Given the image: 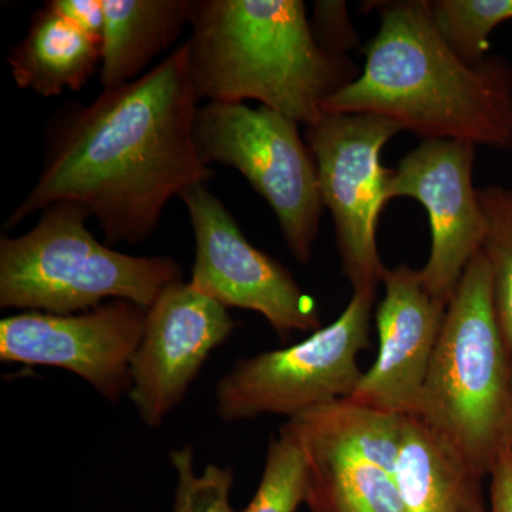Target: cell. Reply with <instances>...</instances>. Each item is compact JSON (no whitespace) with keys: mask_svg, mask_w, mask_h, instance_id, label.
I'll list each match as a JSON object with an SVG mask.
<instances>
[{"mask_svg":"<svg viewBox=\"0 0 512 512\" xmlns=\"http://www.w3.org/2000/svg\"><path fill=\"white\" fill-rule=\"evenodd\" d=\"M198 101L183 43L140 79L73 107L3 229L56 202H74L96 218L110 245L146 241L170 200L215 175L195 144Z\"/></svg>","mask_w":512,"mask_h":512,"instance_id":"cell-1","label":"cell"},{"mask_svg":"<svg viewBox=\"0 0 512 512\" xmlns=\"http://www.w3.org/2000/svg\"><path fill=\"white\" fill-rule=\"evenodd\" d=\"M365 66L323 113L375 114L424 140L512 147V67L500 56L464 62L441 36L429 2H383Z\"/></svg>","mask_w":512,"mask_h":512,"instance_id":"cell-2","label":"cell"},{"mask_svg":"<svg viewBox=\"0 0 512 512\" xmlns=\"http://www.w3.org/2000/svg\"><path fill=\"white\" fill-rule=\"evenodd\" d=\"M188 60L200 99L256 100L305 126L359 74L313 35L301 0L191 2Z\"/></svg>","mask_w":512,"mask_h":512,"instance_id":"cell-3","label":"cell"},{"mask_svg":"<svg viewBox=\"0 0 512 512\" xmlns=\"http://www.w3.org/2000/svg\"><path fill=\"white\" fill-rule=\"evenodd\" d=\"M512 357L483 252L451 299L416 414L483 477L508 444Z\"/></svg>","mask_w":512,"mask_h":512,"instance_id":"cell-4","label":"cell"},{"mask_svg":"<svg viewBox=\"0 0 512 512\" xmlns=\"http://www.w3.org/2000/svg\"><path fill=\"white\" fill-rule=\"evenodd\" d=\"M89 212L56 202L20 237L0 238V308L73 315L128 301L148 309L167 286L183 281L170 256H133L100 244Z\"/></svg>","mask_w":512,"mask_h":512,"instance_id":"cell-5","label":"cell"},{"mask_svg":"<svg viewBox=\"0 0 512 512\" xmlns=\"http://www.w3.org/2000/svg\"><path fill=\"white\" fill-rule=\"evenodd\" d=\"M298 126L268 107L210 101L198 109L194 136L205 164L244 175L275 212L293 258L308 264L323 205L315 160Z\"/></svg>","mask_w":512,"mask_h":512,"instance_id":"cell-6","label":"cell"},{"mask_svg":"<svg viewBox=\"0 0 512 512\" xmlns=\"http://www.w3.org/2000/svg\"><path fill=\"white\" fill-rule=\"evenodd\" d=\"M376 291H356L335 322L285 349L269 350L232 366L217 384L222 421L281 414L289 420L325 404L349 399L363 372L359 355L369 348Z\"/></svg>","mask_w":512,"mask_h":512,"instance_id":"cell-7","label":"cell"},{"mask_svg":"<svg viewBox=\"0 0 512 512\" xmlns=\"http://www.w3.org/2000/svg\"><path fill=\"white\" fill-rule=\"evenodd\" d=\"M403 128L375 114L323 113L306 126L320 201L335 225L342 271L353 292L377 291L384 268L376 228L387 204L383 147Z\"/></svg>","mask_w":512,"mask_h":512,"instance_id":"cell-8","label":"cell"},{"mask_svg":"<svg viewBox=\"0 0 512 512\" xmlns=\"http://www.w3.org/2000/svg\"><path fill=\"white\" fill-rule=\"evenodd\" d=\"M406 414L349 399L288 420L308 464L311 512H406L396 480Z\"/></svg>","mask_w":512,"mask_h":512,"instance_id":"cell-9","label":"cell"},{"mask_svg":"<svg viewBox=\"0 0 512 512\" xmlns=\"http://www.w3.org/2000/svg\"><path fill=\"white\" fill-rule=\"evenodd\" d=\"M195 237L190 284L225 308L248 309L268 320L281 338L320 329L318 306L291 272L239 229L231 212L207 185L180 195Z\"/></svg>","mask_w":512,"mask_h":512,"instance_id":"cell-10","label":"cell"},{"mask_svg":"<svg viewBox=\"0 0 512 512\" xmlns=\"http://www.w3.org/2000/svg\"><path fill=\"white\" fill-rule=\"evenodd\" d=\"M474 160L476 146L467 141L424 140L387 175V202L414 198L429 214L430 255L420 274L427 291L444 306L481 251L487 229L473 184Z\"/></svg>","mask_w":512,"mask_h":512,"instance_id":"cell-11","label":"cell"},{"mask_svg":"<svg viewBox=\"0 0 512 512\" xmlns=\"http://www.w3.org/2000/svg\"><path fill=\"white\" fill-rule=\"evenodd\" d=\"M147 309L110 301L73 315L28 311L0 322V360L74 373L104 399L130 393V366L143 339Z\"/></svg>","mask_w":512,"mask_h":512,"instance_id":"cell-12","label":"cell"},{"mask_svg":"<svg viewBox=\"0 0 512 512\" xmlns=\"http://www.w3.org/2000/svg\"><path fill=\"white\" fill-rule=\"evenodd\" d=\"M238 322L225 306L188 282L167 286L147 309L143 339L131 360L128 393L138 417L160 427L185 396L208 356Z\"/></svg>","mask_w":512,"mask_h":512,"instance_id":"cell-13","label":"cell"},{"mask_svg":"<svg viewBox=\"0 0 512 512\" xmlns=\"http://www.w3.org/2000/svg\"><path fill=\"white\" fill-rule=\"evenodd\" d=\"M376 312L379 349L349 400L397 414H416L448 306L424 285L420 269L384 268Z\"/></svg>","mask_w":512,"mask_h":512,"instance_id":"cell-14","label":"cell"},{"mask_svg":"<svg viewBox=\"0 0 512 512\" xmlns=\"http://www.w3.org/2000/svg\"><path fill=\"white\" fill-rule=\"evenodd\" d=\"M484 478L423 420L404 416L396 480L406 512H488Z\"/></svg>","mask_w":512,"mask_h":512,"instance_id":"cell-15","label":"cell"},{"mask_svg":"<svg viewBox=\"0 0 512 512\" xmlns=\"http://www.w3.org/2000/svg\"><path fill=\"white\" fill-rule=\"evenodd\" d=\"M103 43L49 5L36 10L28 35L8 55L19 89L42 97L77 92L101 64Z\"/></svg>","mask_w":512,"mask_h":512,"instance_id":"cell-16","label":"cell"},{"mask_svg":"<svg viewBox=\"0 0 512 512\" xmlns=\"http://www.w3.org/2000/svg\"><path fill=\"white\" fill-rule=\"evenodd\" d=\"M103 6V90L140 79L138 74L190 23V0H103Z\"/></svg>","mask_w":512,"mask_h":512,"instance_id":"cell-17","label":"cell"},{"mask_svg":"<svg viewBox=\"0 0 512 512\" xmlns=\"http://www.w3.org/2000/svg\"><path fill=\"white\" fill-rule=\"evenodd\" d=\"M478 200L487 224L481 252L490 266L495 312L512 356V188H478Z\"/></svg>","mask_w":512,"mask_h":512,"instance_id":"cell-18","label":"cell"},{"mask_svg":"<svg viewBox=\"0 0 512 512\" xmlns=\"http://www.w3.org/2000/svg\"><path fill=\"white\" fill-rule=\"evenodd\" d=\"M308 493V464L291 423L269 441L264 473L251 503L241 512H296Z\"/></svg>","mask_w":512,"mask_h":512,"instance_id":"cell-19","label":"cell"},{"mask_svg":"<svg viewBox=\"0 0 512 512\" xmlns=\"http://www.w3.org/2000/svg\"><path fill=\"white\" fill-rule=\"evenodd\" d=\"M429 6L441 36L470 64L487 59L488 37L512 20V0H434Z\"/></svg>","mask_w":512,"mask_h":512,"instance_id":"cell-20","label":"cell"},{"mask_svg":"<svg viewBox=\"0 0 512 512\" xmlns=\"http://www.w3.org/2000/svg\"><path fill=\"white\" fill-rule=\"evenodd\" d=\"M170 461L177 476L173 512H235L231 505L235 480L231 467L207 464L200 474L195 473L191 446L175 448Z\"/></svg>","mask_w":512,"mask_h":512,"instance_id":"cell-21","label":"cell"},{"mask_svg":"<svg viewBox=\"0 0 512 512\" xmlns=\"http://www.w3.org/2000/svg\"><path fill=\"white\" fill-rule=\"evenodd\" d=\"M313 35L330 55L343 56L357 43L345 2H316L313 6Z\"/></svg>","mask_w":512,"mask_h":512,"instance_id":"cell-22","label":"cell"},{"mask_svg":"<svg viewBox=\"0 0 512 512\" xmlns=\"http://www.w3.org/2000/svg\"><path fill=\"white\" fill-rule=\"evenodd\" d=\"M47 5L84 33L103 43L106 28L103 0H52Z\"/></svg>","mask_w":512,"mask_h":512,"instance_id":"cell-23","label":"cell"},{"mask_svg":"<svg viewBox=\"0 0 512 512\" xmlns=\"http://www.w3.org/2000/svg\"><path fill=\"white\" fill-rule=\"evenodd\" d=\"M488 512H512V453L507 444L490 473Z\"/></svg>","mask_w":512,"mask_h":512,"instance_id":"cell-24","label":"cell"},{"mask_svg":"<svg viewBox=\"0 0 512 512\" xmlns=\"http://www.w3.org/2000/svg\"><path fill=\"white\" fill-rule=\"evenodd\" d=\"M508 444H510L511 453H512V389H511L510 427H508Z\"/></svg>","mask_w":512,"mask_h":512,"instance_id":"cell-25","label":"cell"}]
</instances>
